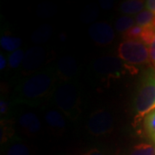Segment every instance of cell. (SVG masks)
<instances>
[{
	"mask_svg": "<svg viewBox=\"0 0 155 155\" xmlns=\"http://www.w3.org/2000/svg\"><path fill=\"white\" fill-rule=\"evenodd\" d=\"M144 8H146L145 1L141 0H126L123 1L120 5L121 11L127 15H138L143 11Z\"/></svg>",
	"mask_w": 155,
	"mask_h": 155,
	"instance_id": "cell-14",
	"label": "cell"
},
{
	"mask_svg": "<svg viewBox=\"0 0 155 155\" xmlns=\"http://www.w3.org/2000/svg\"><path fill=\"white\" fill-rule=\"evenodd\" d=\"M54 28L50 24H42L36 28L31 35V41L35 44H44L52 36Z\"/></svg>",
	"mask_w": 155,
	"mask_h": 155,
	"instance_id": "cell-13",
	"label": "cell"
},
{
	"mask_svg": "<svg viewBox=\"0 0 155 155\" xmlns=\"http://www.w3.org/2000/svg\"><path fill=\"white\" fill-rule=\"evenodd\" d=\"M5 155H32L31 147L22 139L14 136L7 142Z\"/></svg>",
	"mask_w": 155,
	"mask_h": 155,
	"instance_id": "cell-12",
	"label": "cell"
},
{
	"mask_svg": "<svg viewBox=\"0 0 155 155\" xmlns=\"http://www.w3.org/2000/svg\"><path fill=\"white\" fill-rule=\"evenodd\" d=\"M10 110H11V103L8 100L1 98V101H0V114L2 116L7 115Z\"/></svg>",
	"mask_w": 155,
	"mask_h": 155,
	"instance_id": "cell-24",
	"label": "cell"
},
{
	"mask_svg": "<svg viewBox=\"0 0 155 155\" xmlns=\"http://www.w3.org/2000/svg\"><path fill=\"white\" fill-rule=\"evenodd\" d=\"M15 136L11 122L1 120V143H7Z\"/></svg>",
	"mask_w": 155,
	"mask_h": 155,
	"instance_id": "cell-21",
	"label": "cell"
},
{
	"mask_svg": "<svg viewBox=\"0 0 155 155\" xmlns=\"http://www.w3.org/2000/svg\"><path fill=\"white\" fill-rule=\"evenodd\" d=\"M57 73L54 67L43 68L21 80L15 89L13 101L17 104L36 106L53 96L56 89Z\"/></svg>",
	"mask_w": 155,
	"mask_h": 155,
	"instance_id": "cell-1",
	"label": "cell"
},
{
	"mask_svg": "<svg viewBox=\"0 0 155 155\" xmlns=\"http://www.w3.org/2000/svg\"><path fill=\"white\" fill-rule=\"evenodd\" d=\"M52 99L57 109L70 120L74 121L80 116V93L72 81L62 82L57 85Z\"/></svg>",
	"mask_w": 155,
	"mask_h": 155,
	"instance_id": "cell-3",
	"label": "cell"
},
{
	"mask_svg": "<svg viewBox=\"0 0 155 155\" xmlns=\"http://www.w3.org/2000/svg\"><path fill=\"white\" fill-rule=\"evenodd\" d=\"M129 155H155V143H139L134 146Z\"/></svg>",
	"mask_w": 155,
	"mask_h": 155,
	"instance_id": "cell-17",
	"label": "cell"
},
{
	"mask_svg": "<svg viewBox=\"0 0 155 155\" xmlns=\"http://www.w3.org/2000/svg\"><path fill=\"white\" fill-rule=\"evenodd\" d=\"M117 55L129 65H142L150 61L149 48L140 40H124L117 48Z\"/></svg>",
	"mask_w": 155,
	"mask_h": 155,
	"instance_id": "cell-4",
	"label": "cell"
},
{
	"mask_svg": "<svg viewBox=\"0 0 155 155\" xmlns=\"http://www.w3.org/2000/svg\"><path fill=\"white\" fill-rule=\"evenodd\" d=\"M125 64L119 58L104 56L98 58L93 63V70L96 73L107 78L121 77L124 72Z\"/></svg>",
	"mask_w": 155,
	"mask_h": 155,
	"instance_id": "cell-7",
	"label": "cell"
},
{
	"mask_svg": "<svg viewBox=\"0 0 155 155\" xmlns=\"http://www.w3.org/2000/svg\"><path fill=\"white\" fill-rule=\"evenodd\" d=\"M25 53L22 49H18L13 53H11L8 56V65L11 69H17L22 64Z\"/></svg>",
	"mask_w": 155,
	"mask_h": 155,
	"instance_id": "cell-22",
	"label": "cell"
},
{
	"mask_svg": "<svg viewBox=\"0 0 155 155\" xmlns=\"http://www.w3.org/2000/svg\"><path fill=\"white\" fill-rule=\"evenodd\" d=\"M145 5L147 11L152 12L155 15V0H147L145 1Z\"/></svg>",
	"mask_w": 155,
	"mask_h": 155,
	"instance_id": "cell-26",
	"label": "cell"
},
{
	"mask_svg": "<svg viewBox=\"0 0 155 155\" xmlns=\"http://www.w3.org/2000/svg\"><path fill=\"white\" fill-rule=\"evenodd\" d=\"M98 13H99V11H98L97 5H96L94 4L89 5L82 11L81 20L84 22H86V23L93 22L98 16Z\"/></svg>",
	"mask_w": 155,
	"mask_h": 155,
	"instance_id": "cell-20",
	"label": "cell"
},
{
	"mask_svg": "<svg viewBox=\"0 0 155 155\" xmlns=\"http://www.w3.org/2000/svg\"><path fill=\"white\" fill-rule=\"evenodd\" d=\"M88 34L95 44L103 47L111 44L116 37L113 27L106 22L92 23L89 27Z\"/></svg>",
	"mask_w": 155,
	"mask_h": 155,
	"instance_id": "cell-8",
	"label": "cell"
},
{
	"mask_svg": "<svg viewBox=\"0 0 155 155\" xmlns=\"http://www.w3.org/2000/svg\"><path fill=\"white\" fill-rule=\"evenodd\" d=\"M20 128L28 135H35L41 130V122L39 117L33 112H24L17 120Z\"/></svg>",
	"mask_w": 155,
	"mask_h": 155,
	"instance_id": "cell-10",
	"label": "cell"
},
{
	"mask_svg": "<svg viewBox=\"0 0 155 155\" xmlns=\"http://www.w3.org/2000/svg\"><path fill=\"white\" fill-rule=\"evenodd\" d=\"M115 155H125V154H124V153H121V152H119V151H118V152H117V153H116Z\"/></svg>",
	"mask_w": 155,
	"mask_h": 155,
	"instance_id": "cell-30",
	"label": "cell"
},
{
	"mask_svg": "<svg viewBox=\"0 0 155 155\" xmlns=\"http://www.w3.org/2000/svg\"><path fill=\"white\" fill-rule=\"evenodd\" d=\"M84 155H104V153L97 147H92L87 152H85Z\"/></svg>",
	"mask_w": 155,
	"mask_h": 155,
	"instance_id": "cell-28",
	"label": "cell"
},
{
	"mask_svg": "<svg viewBox=\"0 0 155 155\" xmlns=\"http://www.w3.org/2000/svg\"><path fill=\"white\" fill-rule=\"evenodd\" d=\"M7 62L8 60L6 59L5 55L3 54H0V70L3 71L7 66Z\"/></svg>",
	"mask_w": 155,
	"mask_h": 155,
	"instance_id": "cell-29",
	"label": "cell"
},
{
	"mask_svg": "<svg viewBox=\"0 0 155 155\" xmlns=\"http://www.w3.org/2000/svg\"><path fill=\"white\" fill-rule=\"evenodd\" d=\"M142 32H143V27L140 26L138 24H135L123 35V37L125 40H140Z\"/></svg>",
	"mask_w": 155,
	"mask_h": 155,
	"instance_id": "cell-23",
	"label": "cell"
},
{
	"mask_svg": "<svg viewBox=\"0 0 155 155\" xmlns=\"http://www.w3.org/2000/svg\"><path fill=\"white\" fill-rule=\"evenodd\" d=\"M149 48V54H150V61H152L155 66V38L153 41V42L150 44Z\"/></svg>",
	"mask_w": 155,
	"mask_h": 155,
	"instance_id": "cell-27",
	"label": "cell"
},
{
	"mask_svg": "<svg viewBox=\"0 0 155 155\" xmlns=\"http://www.w3.org/2000/svg\"><path fill=\"white\" fill-rule=\"evenodd\" d=\"M48 52L41 46H33L26 52L22 61V72L25 76H29L42 70L41 67L46 63Z\"/></svg>",
	"mask_w": 155,
	"mask_h": 155,
	"instance_id": "cell-6",
	"label": "cell"
},
{
	"mask_svg": "<svg viewBox=\"0 0 155 155\" xmlns=\"http://www.w3.org/2000/svg\"><path fill=\"white\" fill-rule=\"evenodd\" d=\"M144 127L147 136L155 143V109L145 116Z\"/></svg>",
	"mask_w": 155,
	"mask_h": 155,
	"instance_id": "cell-19",
	"label": "cell"
},
{
	"mask_svg": "<svg viewBox=\"0 0 155 155\" xmlns=\"http://www.w3.org/2000/svg\"><path fill=\"white\" fill-rule=\"evenodd\" d=\"M1 48L6 52H15L20 49L19 48L22 45V39L11 35H2L0 38Z\"/></svg>",
	"mask_w": 155,
	"mask_h": 155,
	"instance_id": "cell-15",
	"label": "cell"
},
{
	"mask_svg": "<svg viewBox=\"0 0 155 155\" xmlns=\"http://www.w3.org/2000/svg\"><path fill=\"white\" fill-rule=\"evenodd\" d=\"M100 7L103 9V10H110L111 9L113 5H114V2L110 1V0H101L99 3Z\"/></svg>",
	"mask_w": 155,
	"mask_h": 155,
	"instance_id": "cell-25",
	"label": "cell"
},
{
	"mask_svg": "<svg viewBox=\"0 0 155 155\" xmlns=\"http://www.w3.org/2000/svg\"><path fill=\"white\" fill-rule=\"evenodd\" d=\"M115 119L110 111L106 109H99L91 114L86 123V128L94 136L105 135L114 129Z\"/></svg>",
	"mask_w": 155,
	"mask_h": 155,
	"instance_id": "cell-5",
	"label": "cell"
},
{
	"mask_svg": "<svg viewBox=\"0 0 155 155\" xmlns=\"http://www.w3.org/2000/svg\"><path fill=\"white\" fill-rule=\"evenodd\" d=\"M155 109V72L149 69L142 76L134 99V126Z\"/></svg>",
	"mask_w": 155,
	"mask_h": 155,
	"instance_id": "cell-2",
	"label": "cell"
},
{
	"mask_svg": "<svg viewBox=\"0 0 155 155\" xmlns=\"http://www.w3.org/2000/svg\"><path fill=\"white\" fill-rule=\"evenodd\" d=\"M57 77L63 82L71 81L78 73V66L72 56H63L58 61L56 68Z\"/></svg>",
	"mask_w": 155,
	"mask_h": 155,
	"instance_id": "cell-9",
	"label": "cell"
},
{
	"mask_svg": "<svg viewBox=\"0 0 155 155\" xmlns=\"http://www.w3.org/2000/svg\"><path fill=\"white\" fill-rule=\"evenodd\" d=\"M135 19L130 16H122L116 20L115 23V28L119 33L125 34L127 30H129L133 26H134Z\"/></svg>",
	"mask_w": 155,
	"mask_h": 155,
	"instance_id": "cell-18",
	"label": "cell"
},
{
	"mask_svg": "<svg viewBox=\"0 0 155 155\" xmlns=\"http://www.w3.org/2000/svg\"><path fill=\"white\" fill-rule=\"evenodd\" d=\"M135 22L141 27H153L155 28V15L148 11H143L135 17Z\"/></svg>",
	"mask_w": 155,
	"mask_h": 155,
	"instance_id": "cell-16",
	"label": "cell"
},
{
	"mask_svg": "<svg viewBox=\"0 0 155 155\" xmlns=\"http://www.w3.org/2000/svg\"><path fill=\"white\" fill-rule=\"evenodd\" d=\"M44 120L47 125L57 132L65 131L67 127V121L65 116L60 110L48 109L44 113Z\"/></svg>",
	"mask_w": 155,
	"mask_h": 155,
	"instance_id": "cell-11",
	"label": "cell"
}]
</instances>
